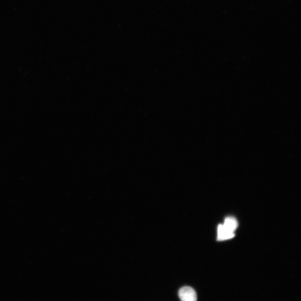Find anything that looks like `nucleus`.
I'll list each match as a JSON object with an SVG mask.
<instances>
[{
	"mask_svg": "<svg viewBox=\"0 0 301 301\" xmlns=\"http://www.w3.org/2000/svg\"><path fill=\"white\" fill-rule=\"evenodd\" d=\"M234 236V232L231 231L223 225H219L218 228V240H224L232 238Z\"/></svg>",
	"mask_w": 301,
	"mask_h": 301,
	"instance_id": "2",
	"label": "nucleus"
},
{
	"mask_svg": "<svg viewBox=\"0 0 301 301\" xmlns=\"http://www.w3.org/2000/svg\"><path fill=\"white\" fill-rule=\"evenodd\" d=\"M223 225L226 227V228L234 232L237 228L238 224H237V221L235 218L228 217L225 219Z\"/></svg>",
	"mask_w": 301,
	"mask_h": 301,
	"instance_id": "3",
	"label": "nucleus"
},
{
	"mask_svg": "<svg viewBox=\"0 0 301 301\" xmlns=\"http://www.w3.org/2000/svg\"><path fill=\"white\" fill-rule=\"evenodd\" d=\"M178 296L182 301H197V294L192 287L185 286L178 291Z\"/></svg>",
	"mask_w": 301,
	"mask_h": 301,
	"instance_id": "1",
	"label": "nucleus"
}]
</instances>
